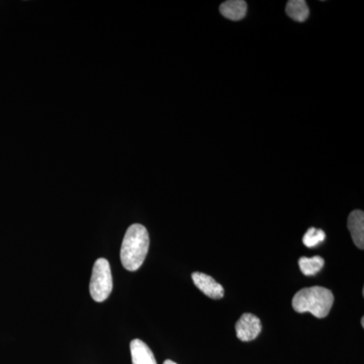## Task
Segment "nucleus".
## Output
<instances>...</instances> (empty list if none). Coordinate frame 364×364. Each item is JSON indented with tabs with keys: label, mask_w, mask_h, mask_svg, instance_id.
<instances>
[{
	"label": "nucleus",
	"mask_w": 364,
	"mask_h": 364,
	"mask_svg": "<svg viewBox=\"0 0 364 364\" xmlns=\"http://www.w3.org/2000/svg\"><path fill=\"white\" fill-rule=\"evenodd\" d=\"M112 291L111 265L105 258L95 261L91 275L90 291L91 298L97 303H102L109 298Z\"/></svg>",
	"instance_id": "obj_3"
},
{
	"label": "nucleus",
	"mask_w": 364,
	"mask_h": 364,
	"mask_svg": "<svg viewBox=\"0 0 364 364\" xmlns=\"http://www.w3.org/2000/svg\"><path fill=\"white\" fill-rule=\"evenodd\" d=\"M150 238L147 229L140 224L132 225L127 230L121 248V261L129 272L142 267L149 251Z\"/></svg>",
	"instance_id": "obj_1"
},
{
	"label": "nucleus",
	"mask_w": 364,
	"mask_h": 364,
	"mask_svg": "<svg viewBox=\"0 0 364 364\" xmlns=\"http://www.w3.org/2000/svg\"><path fill=\"white\" fill-rule=\"evenodd\" d=\"M262 330L260 318L250 313L242 315L236 324L237 337L243 342L252 341L257 338Z\"/></svg>",
	"instance_id": "obj_4"
},
{
	"label": "nucleus",
	"mask_w": 364,
	"mask_h": 364,
	"mask_svg": "<svg viewBox=\"0 0 364 364\" xmlns=\"http://www.w3.org/2000/svg\"><path fill=\"white\" fill-rule=\"evenodd\" d=\"M325 261L321 256H314L312 258L301 257L299 260V268L301 272L306 277L317 274L323 267H324Z\"/></svg>",
	"instance_id": "obj_10"
},
{
	"label": "nucleus",
	"mask_w": 364,
	"mask_h": 364,
	"mask_svg": "<svg viewBox=\"0 0 364 364\" xmlns=\"http://www.w3.org/2000/svg\"><path fill=\"white\" fill-rule=\"evenodd\" d=\"M130 349L133 364H157L150 347L142 340L134 339L131 342Z\"/></svg>",
	"instance_id": "obj_6"
},
{
	"label": "nucleus",
	"mask_w": 364,
	"mask_h": 364,
	"mask_svg": "<svg viewBox=\"0 0 364 364\" xmlns=\"http://www.w3.org/2000/svg\"><path fill=\"white\" fill-rule=\"evenodd\" d=\"M334 296L330 289L323 287H306L301 289L293 299V308L298 313H311L316 318L329 315Z\"/></svg>",
	"instance_id": "obj_2"
},
{
	"label": "nucleus",
	"mask_w": 364,
	"mask_h": 364,
	"mask_svg": "<svg viewBox=\"0 0 364 364\" xmlns=\"http://www.w3.org/2000/svg\"><path fill=\"white\" fill-rule=\"evenodd\" d=\"M191 277H193L196 287L208 298L220 299L224 296V287L218 284L210 275L203 272H193Z\"/></svg>",
	"instance_id": "obj_5"
},
{
	"label": "nucleus",
	"mask_w": 364,
	"mask_h": 364,
	"mask_svg": "<svg viewBox=\"0 0 364 364\" xmlns=\"http://www.w3.org/2000/svg\"><path fill=\"white\" fill-rule=\"evenodd\" d=\"M163 364H177V363H174V361L169 360V359H167V360H165L164 363H163Z\"/></svg>",
	"instance_id": "obj_12"
},
{
	"label": "nucleus",
	"mask_w": 364,
	"mask_h": 364,
	"mask_svg": "<svg viewBox=\"0 0 364 364\" xmlns=\"http://www.w3.org/2000/svg\"><path fill=\"white\" fill-rule=\"evenodd\" d=\"M361 326H363V327H364V318L363 317V318H361Z\"/></svg>",
	"instance_id": "obj_13"
},
{
	"label": "nucleus",
	"mask_w": 364,
	"mask_h": 364,
	"mask_svg": "<svg viewBox=\"0 0 364 364\" xmlns=\"http://www.w3.org/2000/svg\"><path fill=\"white\" fill-rule=\"evenodd\" d=\"M326 234L323 230L316 229V228H310L306 231L305 236L303 237L304 245L308 248H313L318 246L325 240Z\"/></svg>",
	"instance_id": "obj_11"
},
{
	"label": "nucleus",
	"mask_w": 364,
	"mask_h": 364,
	"mask_svg": "<svg viewBox=\"0 0 364 364\" xmlns=\"http://www.w3.org/2000/svg\"><path fill=\"white\" fill-rule=\"evenodd\" d=\"M286 11L289 18L299 23L305 21L310 14V9L304 0H291L287 2Z\"/></svg>",
	"instance_id": "obj_9"
},
{
	"label": "nucleus",
	"mask_w": 364,
	"mask_h": 364,
	"mask_svg": "<svg viewBox=\"0 0 364 364\" xmlns=\"http://www.w3.org/2000/svg\"><path fill=\"white\" fill-rule=\"evenodd\" d=\"M348 229L354 244L363 250L364 248V214L363 210H353L349 215Z\"/></svg>",
	"instance_id": "obj_7"
},
{
	"label": "nucleus",
	"mask_w": 364,
	"mask_h": 364,
	"mask_svg": "<svg viewBox=\"0 0 364 364\" xmlns=\"http://www.w3.org/2000/svg\"><path fill=\"white\" fill-rule=\"evenodd\" d=\"M222 16L231 21H240L247 13V4L243 0H229L220 6Z\"/></svg>",
	"instance_id": "obj_8"
}]
</instances>
